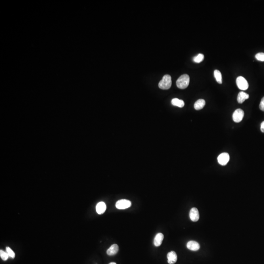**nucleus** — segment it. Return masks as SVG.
Wrapping results in <instances>:
<instances>
[{
	"mask_svg": "<svg viewBox=\"0 0 264 264\" xmlns=\"http://www.w3.org/2000/svg\"><path fill=\"white\" fill-rule=\"evenodd\" d=\"M190 77L189 75L184 74L181 75L176 82V85L178 88L181 89H184L187 88L189 84Z\"/></svg>",
	"mask_w": 264,
	"mask_h": 264,
	"instance_id": "nucleus-1",
	"label": "nucleus"
},
{
	"mask_svg": "<svg viewBox=\"0 0 264 264\" xmlns=\"http://www.w3.org/2000/svg\"><path fill=\"white\" fill-rule=\"evenodd\" d=\"M172 86L171 76L168 74L164 75L162 79L158 83V87L162 90H168Z\"/></svg>",
	"mask_w": 264,
	"mask_h": 264,
	"instance_id": "nucleus-2",
	"label": "nucleus"
},
{
	"mask_svg": "<svg viewBox=\"0 0 264 264\" xmlns=\"http://www.w3.org/2000/svg\"><path fill=\"white\" fill-rule=\"evenodd\" d=\"M236 84L240 90L245 91L248 88V84L246 79L243 76H239L236 79Z\"/></svg>",
	"mask_w": 264,
	"mask_h": 264,
	"instance_id": "nucleus-3",
	"label": "nucleus"
},
{
	"mask_svg": "<svg viewBox=\"0 0 264 264\" xmlns=\"http://www.w3.org/2000/svg\"><path fill=\"white\" fill-rule=\"evenodd\" d=\"M132 205L131 201L125 199H122L118 200L116 202V206L118 209H125L130 207Z\"/></svg>",
	"mask_w": 264,
	"mask_h": 264,
	"instance_id": "nucleus-4",
	"label": "nucleus"
},
{
	"mask_svg": "<svg viewBox=\"0 0 264 264\" xmlns=\"http://www.w3.org/2000/svg\"><path fill=\"white\" fill-rule=\"evenodd\" d=\"M244 116V112L243 110L241 109H238L236 110L233 112L232 115V118L235 122L239 123L241 122L243 119Z\"/></svg>",
	"mask_w": 264,
	"mask_h": 264,
	"instance_id": "nucleus-5",
	"label": "nucleus"
},
{
	"mask_svg": "<svg viewBox=\"0 0 264 264\" xmlns=\"http://www.w3.org/2000/svg\"><path fill=\"white\" fill-rule=\"evenodd\" d=\"M229 160V155L227 153H223L220 154L218 157V161L221 165L225 166L227 164Z\"/></svg>",
	"mask_w": 264,
	"mask_h": 264,
	"instance_id": "nucleus-6",
	"label": "nucleus"
},
{
	"mask_svg": "<svg viewBox=\"0 0 264 264\" xmlns=\"http://www.w3.org/2000/svg\"><path fill=\"white\" fill-rule=\"evenodd\" d=\"M189 217L193 222H197L200 218V215L199 211L197 208L193 207L191 209L189 213Z\"/></svg>",
	"mask_w": 264,
	"mask_h": 264,
	"instance_id": "nucleus-7",
	"label": "nucleus"
},
{
	"mask_svg": "<svg viewBox=\"0 0 264 264\" xmlns=\"http://www.w3.org/2000/svg\"><path fill=\"white\" fill-rule=\"evenodd\" d=\"M186 246L188 249L192 251H197L200 248L199 243L194 241H190L188 242Z\"/></svg>",
	"mask_w": 264,
	"mask_h": 264,
	"instance_id": "nucleus-8",
	"label": "nucleus"
},
{
	"mask_svg": "<svg viewBox=\"0 0 264 264\" xmlns=\"http://www.w3.org/2000/svg\"><path fill=\"white\" fill-rule=\"evenodd\" d=\"M168 259V263L169 264H174L177 261V255L176 253L172 251L168 253L167 255Z\"/></svg>",
	"mask_w": 264,
	"mask_h": 264,
	"instance_id": "nucleus-9",
	"label": "nucleus"
},
{
	"mask_svg": "<svg viewBox=\"0 0 264 264\" xmlns=\"http://www.w3.org/2000/svg\"><path fill=\"white\" fill-rule=\"evenodd\" d=\"M163 238H164V235L162 233H158L156 235L154 238V244L155 246H160L163 241Z\"/></svg>",
	"mask_w": 264,
	"mask_h": 264,
	"instance_id": "nucleus-10",
	"label": "nucleus"
},
{
	"mask_svg": "<svg viewBox=\"0 0 264 264\" xmlns=\"http://www.w3.org/2000/svg\"><path fill=\"white\" fill-rule=\"evenodd\" d=\"M106 209V204L104 202H98L96 206V212L98 214L101 215L104 213Z\"/></svg>",
	"mask_w": 264,
	"mask_h": 264,
	"instance_id": "nucleus-11",
	"label": "nucleus"
},
{
	"mask_svg": "<svg viewBox=\"0 0 264 264\" xmlns=\"http://www.w3.org/2000/svg\"><path fill=\"white\" fill-rule=\"evenodd\" d=\"M119 250V247L117 244L112 245L110 248L107 250V254L109 256H112L117 253Z\"/></svg>",
	"mask_w": 264,
	"mask_h": 264,
	"instance_id": "nucleus-12",
	"label": "nucleus"
},
{
	"mask_svg": "<svg viewBox=\"0 0 264 264\" xmlns=\"http://www.w3.org/2000/svg\"><path fill=\"white\" fill-rule=\"evenodd\" d=\"M249 95L244 91H241L239 93L237 96V101L240 104H242L246 100H248L249 98Z\"/></svg>",
	"mask_w": 264,
	"mask_h": 264,
	"instance_id": "nucleus-13",
	"label": "nucleus"
},
{
	"mask_svg": "<svg viewBox=\"0 0 264 264\" xmlns=\"http://www.w3.org/2000/svg\"><path fill=\"white\" fill-rule=\"evenodd\" d=\"M205 101L204 100L200 99L198 100L194 104V108L196 110H200L205 106Z\"/></svg>",
	"mask_w": 264,
	"mask_h": 264,
	"instance_id": "nucleus-14",
	"label": "nucleus"
},
{
	"mask_svg": "<svg viewBox=\"0 0 264 264\" xmlns=\"http://www.w3.org/2000/svg\"><path fill=\"white\" fill-rule=\"evenodd\" d=\"M172 104L174 106H177L178 107L183 108L184 106V101L183 100H179L178 98H173L171 101Z\"/></svg>",
	"mask_w": 264,
	"mask_h": 264,
	"instance_id": "nucleus-15",
	"label": "nucleus"
},
{
	"mask_svg": "<svg viewBox=\"0 0 264 264\" xmlns=\"http://www.w3.org/2000/svg\"><path fill=\"white\" fill-rule=\"evenodd\" d=\"M214 75L217 82L219 84H222V76L221 72L219 70H216L214 72Z\"/></svg>",
	"mask_w": 264,
	"mask_h": 264,
	"instance_id": "nucleus-16",
	"label": "nucleus"
},
{
	"mask_svg": "<svg viewBox=\"0 0 264 264\" xmlns=\"http://www.w3.org/2000/svg\"><path fill=\"white\" fill-rule=\"evenodd\" d=\"M204 54L202 53H199L198 55L193 58V61L197 63H199L200 62H202V61L204 60Z\"/></svg>",
	"mask_w": 264,
	"mask_h": 264,
	"instance_id": "nucleus-17",
	"label": "nucleus"
},
{
	"mask_svg": "<svg viewBox=\"0 0 264 264\" xmlns=\"http://www.w3.org/2000/svg\"><path fill=\"white\" fill-rule=\"evenodd\" d=\"M0 256H1V258H2V260H3V261H6L8 259V257H9L7 253L3 251L2 250H0Z\"/></svg>",
	"mask_w": 264,
	"mask_h": 264,
	"instance_id": "nucleus-18",
	"label": "nucleus"
},
{
	"mask_svg": "<svg viewBox=\"0 0 264 264\" xmlns=\"http://www.w3.org/2000/svg\"><path fill=\"white\" fill-rule=\"evenodd\" d=\"M255 58L256 59L260 61H264V53L263 52H259L256 54L255 55Z\"/></svg>",
	"mask_w": 264,
	"mask_h": 264,
	"instance_id": "nucleus-19",
	"label": "nucleus"
},
{
	"mask_svg": "<svg viewBox=\"0 0 264 264\" xmlns=\"http://www.w3.org/2000/svg\"><path fill=\"white\" fill-rule=\"evenodd\" d=\"M6 250H7V253H8V255L9 257H12V258H14L15 257V253L9 247H7Z\"/></svg>",
	"mask_w": 264,
	"mask_h": 264,
	"instance_id": "nucleus-20",
	"label": "nucleus"
},
{
	"mask_svg": "<svg viewBox=\"0 0 264 264\" xmlns=\"http://www.w3.org/2000/svg\"><path fill=\"white\" fill-rule=\"evenodd\" d=\"M259 108L261 111L264 112V97H263L262 99L261 100V102L259 105Z\"/></svg>",
	"mask_w": 264,
	"mask_h": 264,
	"instance_id": "nucleus-21",
	"label": "nucleus"
},
{
	"mask_svg": "<svg viewBox=\"0 0 264 264\" xmlns=\"http://www.w3.org/2000/svg\"><path fill=\"white\" fill-rule=\"evenodd\" d=\"M261 132L264 133V121L262 122V123H261Z\"/></svg>",
	"mask_w": 264,
	"mask_h": 264,
	"instance_id": "nucleus-22",
	"label": "nucleus"
},
{
	"mask_svg": "<svg viewBox=\"0 0 264 264\" xmlns=\"http://www.w3.org/2000/svg\"><path fill=\"white\" fill-rule=\"evenodd\" d=\"M109 264H116V263L111 262V263H110Z\"/></svg>",
	"mask_w": 264,
	"mask_h": 264,
	"instance_id": "nucleus-23",
	"label": "nucleus"
}]
</instances>
